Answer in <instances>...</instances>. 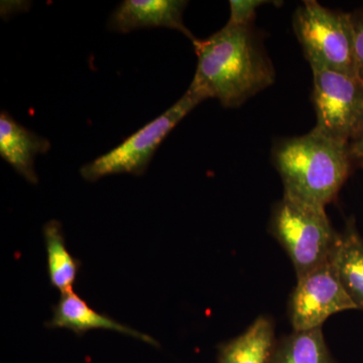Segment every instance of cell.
I'll return each mask as SVG.
<instances>
[{
  "mask_svg": "<svg viewBox=\"0 0 363 363\" xmlns=\"http://www.w3.org/2000/svg\"><path fill=\"white\" fill-rule=\"evenodd\" d=\"M197 68L190 87L205 99L238 108L274 84L276 72L253 26L227 23L206 40L193 42Z\"/></svg>",
  "mask_w": 363,
  "mask_h": 363,
  "instance_id": "obj_1",
  "label": "cell"
},
{
  "mask_svg": "<svg viewBox=\"0 0 363 363\" xmlns=\"http://www.w3.org/2000/svg\"><path fill=\"white\" fill-rule=\"evenodd\" d=\"M272 162L283 182L284 195L322 208L336 199L354 164L348 143L316 128L277 143Z\"/></svg>",
  "mask_w": 363,
  "mask_h": 363,
  "instance_id": "obj_2",
  "label": "cell"
},
{
  "mask_svg": "<svg viewBox=\"0 0 363 363\" xmlns=\"http://www.w3.org/2000/svg\"><path fill=\"white\" fill-rule=\"evenodd\" d=\"M269 231L292 262L297 279L328 262L338 235L325 208L286 195L272 208Z\"/></svg>",
  "mask_w": 363,
  "mask_h": 363,
  "instance_id": "obj_3",
  "label": "cell"
},
{
  "mask_svg": "<svg viewBox=\"0 0 363 363\" xmlns=\"http://www.w3.org/2000/svg\"><path fill=\"white\" fill-rule=\"evenodd\" d=\"M294 32L311 69L355 74L350 13L306 0L294 13Z\"/></svg>",
  "mask_w": 363,
  "mask_h": 363,
  "instance_id": "obj_4",
  "label": "cell"
},
{
  "mask_svg": "<svg viewBox=\"0 0 363 363\" xmlns=\"http://www.w3.org/2000/svg\"><path fill=\"white\" fill-rule=\"evenodd\" d=\"M204 100L206 99L201 94L189 87L168 111L128 136L111 152L83 166L80 169L81 176L86 181L95 182L116 174L143 175L164 138Z\"/></svg>",
  "mask_w": 363,
  "mask_h": 363,
  "instance_id": "obj_5",
  "label": "cell"
},
{
  "mask_svg": "<svg viewBox=\"0 0 363 363\" xmlns=\"http://www.w3.org/2000/svg\"><path fill=\"white\" fill-rule=\"evenodd\" d=\"M312 99L316 112L314 128L348 143L363 123V83L352 74L312 69Z\"/></svg>",
  "mask_w": 363,
  "mask_h": 363,
  "instance_id": "obj_6",
  "label": "cell"
},
{
  "mask_svg": "<svg viewBox=\"0 0 363 363\" xmlns=\"http://www.w3.org/2000/svg\"><path fill=\"white\" fill-rule=\"evenodd\" d=\"M357 310L344 290L330 262H325L297 279L288 302V316L294 331L322 328L332 315Z\"/></svg>",
  "mask_w": 363,
  "mask_h": 363,
  "instance_id": "obj_7",
  "label": "cell"
},
{
  "mask_svg": "<svg viewBox=\"0 0 363 363\" xmlns=\"http://www.w3.org/2000/svg\"><path fill=\"white\" fill-rule=\"evenodd\" d=\"M187 4L184 0H125L111 14L108 28L123 33L140 28H171L195 42L197 39L184 23Z\"/></svg>",
  "mask_w": 363,
  "mask_h": 363,
  "instance_id": "obj_8",
  "label": "cell"
},
{
  "mask_svg": "<svg viewBox=\"0 0 363 363\" xmlns=\"http://www.w3.org/2000/svg\"><path fill=\"white\" fill-rule=\"evenodd\" d=\"M51 147L47 138L26 130L6 111L0 114V156L26 181L38 183L35 159Z\"/></svg>",
  "mask_w": 363,
  "mask_h": 363,
  "instance_id": "obj_9",
  "label": "cell"
},
{
  "mask_svg": "<svg viewBox=\"0 0 363 363\" xmlns=\"http://www.w3.org/2000/svg\"><path fill=\"white\" fill-rule=\"evenodd\" d=\"M47 326L50 328L69 329L78 335L94 329H105L121 332L150 345H157V341L147 334L140 333L130 327L114 321L106 315L95 311L73 291L62 294L58 304L54 307V316Z\"/></svg>",
  "mask_w": 363,
  "mask_h": 363,
  "instance_id": "obj_10",
  "label": "cell"
},
{
  "mask_svg": "<svg viewBox=\"0 0 363 363\" xmlns=\"http://www.w3.org/2000/svg\"><path fill=\"white\" fill-rule=\"evenodd\" d=\"M329 262L357 310H363V236L353 217L338 233Z\"/></svg>",
  "mask_w": 363,
  "mask_h": 363,
  "instance_id": "obj_11",
  "label": "cell"
},
{
  "mask_svg": "<svg viewBox=\"0 0 363 363\" xmlns=\"http://www.w3.org/2000/svg\"><path fill=\"white\" fill-rule=\"evenodd\" d=\"M274 320L262 315L218 348L217 363H267L276 344Z\"/></svg>",
  "mask_w": 363,
  "mask_h": 363,
  "instance_id": "obj_12",
  "label": "cell"
},
{
  "mask_svg": "<svg viewBox=\"0 0 363 363\" xmlns=\"http://www.w3.org/2000/svg\"><path fill=\"white\" fill-rule=\"evenodd\" d=\"M267 363H337L332 357L322 328L294 331L277 339Z\"/></svg>",
  "mask_w": 363,
  "mask_h": 363,
  "instance_id": "obj_13",
  "label": "cell"
},
{
  "mask_svg": "<svg viewBox=\"0 0 363 363\" xmlns=\"http://www.w3.org/2000/svg\"><path fill=\"white\" fill-rule=\"evenodd\" d=\"M44 238L52 286L62 294L71 292L77 279L79 262L67 250L62 224L55 219L45 223Z\"/></svg>",
  "mask_w": 363,
  "mask_h": 363,
  "instance_id": "obj_14",
  "label": "cell"
},
{
  "mask_svg": "<svg viewBox=\"0 0 363 363\" xmlns=\"http://www.w3.org/2000/svg\"><path fill=\"white\" fill-rule=\"evenodd\" d=\"M267 4H274V1H264V0H231L229 2L230 18H229L228 23L234 26H252L257 9Z\"/></svg>",
  "mask_w": 363,
  "mask_h": 363,
  "instance_id": "obj_15",
  "label": "cell"
},
{
  "mask_svg": "<svg viewBox=\"0 0 363 363\" xmlns=\"http://www.w3.org/2000/svg\"><path fill=\"white\" fill-rule=\"evenodd\" d=\"M354 45L355 74L363 83V9L350 13Z\"/></svg>",
  "mask_w": 363,
  "mask_h": 363,
  "instance_id": "obj_16",
  "label": "cell"
},
{
  "mask_svg": "<svg viewBox=\"0 0 363 363\" xmlns=\"http://www.w3.org/2000/svg\"><path fill=\"white\" fill-rule=\"evenodd\" d=\"M350 150L353 162L363 169V123L357 135L350 143Z\"/></svg>",
  "mask_w": 363,
  "mask_h": 363,
  "instance_id": "obj_17",
  "label": "cell"
}]
</instances>
